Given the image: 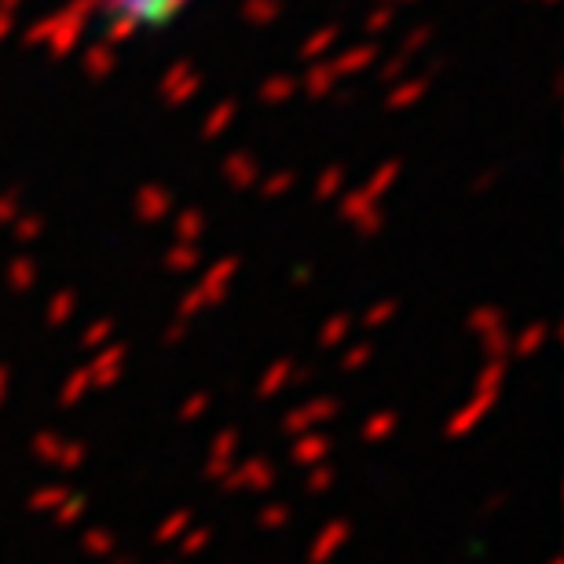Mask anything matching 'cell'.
<instances>
[{"mask_svg": "<svg viewBox=\"0 0 564 564\" xmlns=\"http://www.w3.org/2000/svg\"><path fill=\"white\" fill-rule=\"evenodd\" d=\"M191 0H104L110 22L118 33H140V30H162L169 26Z\"/></svg>", "mask_w": 564, "mask_h": 564, "instance_id": "cell-1", "label": "cell"}]
</instances>
